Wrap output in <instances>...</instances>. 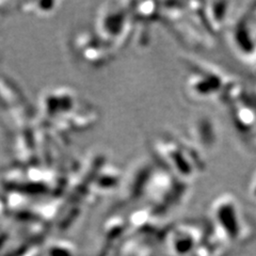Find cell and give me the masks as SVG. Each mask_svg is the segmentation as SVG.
<instances>
[{
	"mask_svg": "<svg viewBox=\"0 0 256 256\" xmlns=\"http://www.w3.org/2000/svg\"><path fill=\"white\" fill-rule=\"evenodd\" d=\"M153 148L166 171L184 182L194 180L205 169L202 154L194 146L175 137L156 139Z\"/></svg>",
	"mask_w": 256,
	"mask_h": 256,
	"instance_id": "cell-1",
	"label": "cell"
},
{
	"mask_svg": "<svg viewBox=\"0 0 256 256\" xmlns=\"http://www.w3.org/2000/svg\"><path fill=\"white\" fill-rule=\"evenodd\" d=\"M132 9L123 4H107L100 13L98 24L102 40L116 50L123 47L132 30Z\"/></svg>",
	"mask_w": 256,
	"mask_h": 256,
	"instance_id": "cell-2",
	"label": "cell"
},
{
	"mask_svg": "<svg viewBox=\"0 0 256 256\" xmlns=\"http://www.w3.org/2000/svg\"><path fill=\"white\" fill-rule=\"evenodd\" d=\"M205 9H200L201 11L202 20L205 22L206 29L208 31L219 32L221 27L226 20L228 13V2H210L204 4Z\"/></svg>",
	"mask_w": 256,
	"mask_h": 256,
	"instance_id": "cell-3",
	"label": "cell"
},
{
	"mask_svg": "<svg viewBox=\"0 0 256 256\" xmlns=\"http://www.w3.org/2000/svg\"><path fill=\"white\" fill-rule=\"evenodd\" d=\"M249 196L251 198H253L254 200H256V172L255 174L253 175V178L251 180V182H250V186H249Z\"/></svg>",
	"mask_w": 256,
	"mask_h": 256,
	"instance_id": "cell-4",
	"label": "cell"
}]
</instances>
